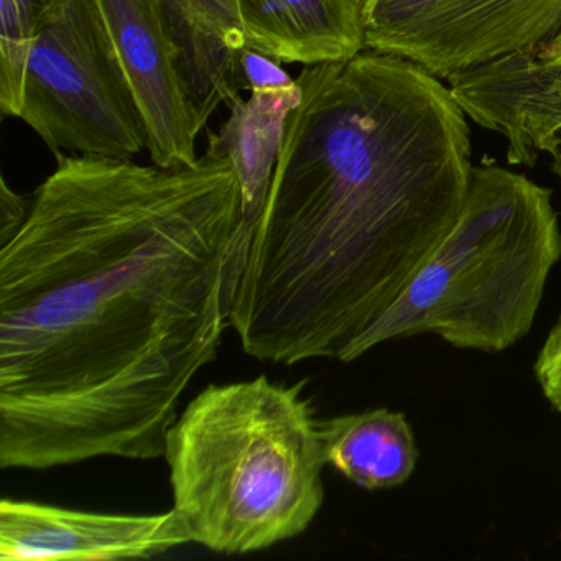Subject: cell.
<instances>
[{"label": "cell", "mask_w": 561, "mask_h": 561, "mask_svg": "<svg viewBox=\"0 0 561 561\" xmlns=\"http://www.w3.org/2000/svg\"><path fill=\"white\" fill-rule=\"evenodd\" d=\"M51 2L54 0L0 2V110L4 116H21L28 58Z\"/></svg>", "instance_id": "cell-13"}, {"label": "cell", "mask_w": 561, "mask_h": 561, "mask_svg": "<svg viewBox=\"0 0 561 561\" xmlns=\"http://www.w3.org/2000/svg\"><path fill=\"white\" fill-rule=\"evenodd\" d=\"M324 462L366 491L405 484L416 469L419 446L405 415L387 409L320 420Z\"/></svg>", "instance_id": "cell-12"}, {"label": "cell", "mask_w": 561, "mask_h": 561, "mask_svg": "<svg viewBox=\"0 0 561 561\" xmlns=\"http://www.w3.org/2000/svg\"><path fill=\"white\" fill-rule=\"evenodd\" d=\"M538 57L543 60L550 61V64L561 65V24L558 25L557 31L545 38L537 48H531Z\"/></svg>", "instance_id": "cell-17"}, {"label": "cell", "mask_w": 561, "mask_h": 561, "mask_svg": "<svg viewBox=\"0 0 561 561\" xmlns=\"http://www.w3.org/2000/svg\"><path fill=\"white\" fill-rule=\"evenodd\" d=\"M307 383H211L176 416L163 458L193 543L254 553L313 524L327 462Z\"/></svg>", "instance_id": "cell-3"}, {"label": "cell", "mask_w": 561, "mask_h": 561, "mask_svg": "<svg viewBox=\"0 0 561 561\" xmlns=\"http://www.w3.org/2000/svg\"><path fill=\"white\" fill-rule=\"evenodd\" d=\"M297 83L229 271V327L280 366L341 363L448 234L474 170L448 83L407 58L366 48Z\"/></svg>", "instance_id": "cell-2"}, {"label": "cell", "mask_w": 561, "mask_h": 561, "mask_svg": "<svg viewBox=\"0 0 561 561\" xmlns=\"http://www.w3.org/2000/svg\"><path fill=\"white\" fill-rule=\"evenodd\" d=\"M199 124L221 104L238 103L245 48L239 0H160Z\"/></svg>", "instance_id": "cell-11"}, {"label": "cell", "mask_w": 561, "mask_h": 561, "mask_svg": "<svg viewBox=\"0 0 561 561\" xmlns=\"http://www.w3.org/2000/svg\"><path fill=\"white\" fill-rule=\"evenodd\" d=\"M548 157H550L551 172H553V175L561 182V140L560 142H557V146H554L553 149H551Z\"/></svg>", "instance_id": "cell-18"}, {"label": "cell", "mask_w": 561, "mask_h": 561, "mask_svg": "<svg viewBox=\"0 0 561 561\" xmlns=\"http://www.w3.org/2000/svg\"><path fill=\"white\" fill-rule=\"evenodd\" d=\"M449 90L469 121L497 134L512 167L537 165L561 140V65L515 51L451 75Z\"/></svg>", "instance_id": "cell-9"}, {"label": "cell", "mask_w": 561, "mask_h": 561, "mask_svg": "<svg viewBox=\"0 0 561 561\" xmlns=\"http://www.w3.org/2000/svg\"><path fill=\"white\" fill-rule=\"evenodd\" d=\"M534 373L547 402L561 413V318L541 344Z\"/></svg>", "instance_id": "cell-15"}, {"label": "cell", "mask_w": 561, "mask_h": 561, "mask_svg": "<svg viewBox=\"0 0 561 561\" xmlns=\"http://www.w3.org/2000/svg\"><path fill=\"white\" fill-rule=\"evenodd\" d=\"M24 121L51 150L134 159L146 127L96 0H54L25 73Z\"/></svg>", "instance_id": "cell-5"}, {"label": "cell", "mask_w": 561, "mask_h": 561, "mask_svg": "<svg viewBox=\"0 0 561 561\" xmlns=\"http://www.w3.org/2000/svg\"><path fill=\"white\" fill-rule=\"evenodd\" d=\"M193 543L175 511L130 515L0 502V561L149 560Z\"/></svg>", "instance_id": "cell-8"}, {"label": "cell", "mask_w": 561, "mask_h": 561, "mask_svg": "<svg viewBox=\"0 0 561 561\" xmlns=\"http://www.w3.org/2000/svg\"><path fill=\"white\" fill-rule=\"evenodd\" d=\"M239 84L257 96L300 98L297 80H291L280 64L244 48L239 58Z\"/></svg>", "instance_id": "cell-14"}, {"label": "cell", "mask_w": 561, "mask_h": 561, "mask_svg": "<svg viewBox=\"0 0 561 561\" xmlns=\"http://www.w3.org/2000/svg\"><path fill=\"white\" fill-rule=\"evenodd\" d=\"M366 48L448 80L537 48L561 24V0H363Z\"/></svg>", "instance_id": "cell-6"}, {"label": "cell", "mask_w": 561, "mask_h": 561, "mask_svg": "<svg viewBox=\"0 0 561 561\" xmlns=\"http://www.w3.org/2000/svg\"><path fill=\"white\" fill-rule=\"evenodd\" d=\"M245 48L304 67L366 50L363 0H239Z\"/></svg>", "instance_id": "cell-10"}, {"label": "cell", "mask_w": 561, "mask_h": 561, "mask_svg": "<svg viewBox=\"0 0 561 561\" xmlns=\"http://www.w3.org/2000/svg\"><path fill=\"white\" fill-rule=\"evenodd\" d=\"M146 127L147 152L160 167L198 162L196 116L180 51L160 0H96Z\"/></svg>", "instance_id": "cell-7"}, {"label": "cell", "mask_w": 561, "mask_h": 561, "mask_svg": "<svg viewBox=\"0 0 561 561\" xmlns=\"http://www.w3.org/2000/svg\"><path fill=\"white\" fill-rule=\"evenodd\" d=\"M55 159L0 248V468L160 458L229 324L238 167Z\"/></svg>", "instance_id": "cell-1"}, {"label": "cell", "mask_w": 561, "mask_h": 561, "mask_svg": "<svg viewBox=\"0 0 561 561\" xmlns=\"http://www.w3.org/2000/svg\"><path fill=\"white\" fill-rule=\"evenodd\" d=\"M560 261L551 190L495 163L474 165L448 234L341 363L420 334H435L456 350L502 353L534 327Z\"/></svg>", "instance_id": "cell-4"}, {"label": "cell", "mask_w": 561, "mask_h": 561, "mask_svg": "<svg viewBox=\"0 0 561 561\" xmlns=\"http://www.w3.org/2000/svg\"><path fill=\"white\" fill-rule=\"evenodd\" d=\"M31 206L32 196L14 192L5 176L0 179V248H4L24 226Z\"/></svg>", "instance_id": "cell-16"}]
</instances>
